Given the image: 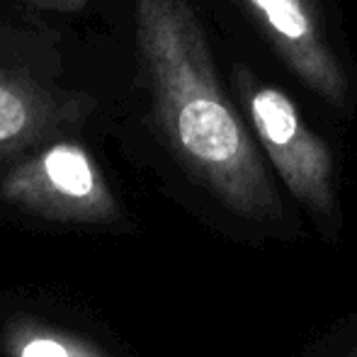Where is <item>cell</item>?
<instances>
[{"label":"cell","mask_w":357,"mask_h":357,"mask_svg":"<svg viewBox=\"0 0 357 357\" xmlns=\"http://www.w3.org/2000/svg\"><path fill=\"white\" fill-rule=\"evenodd\" d=\"M8 357H112L95 343L32 316H15L3 333Z\"/></svg>","instance_id":"6"},{"label":"cell","mask_w":357,"mask_h":357,"mask_svg":"<svg viewBox=\"0 0 357 357\" xmlns=\"http://www.w3.org/2000/svg\"><path fill=\"white\" fill-rule=\"evenodd\" d=\"M32 5H39V8H56V10H78L85 5V0H34Z\"/></svg>","instance_id":"8"},{"label":"cell","mask_w":357,"mask_h":357,"mask_svg":"<svg viewBox=\"0 0 357 357\" xmlns=\"http://www.w3.org/2000/svg\"><path fill=\"white\" fill-rule=\"evenodd\" d=\"M294 357H357V311L321 331Z\"/></svg>","instance_id":"7"},{"label":"cell","mask_w":357,"mask_h":357,"mask_svg":"<svg viewBox=\"0 0 357 357\" xmlns=\"http://www.w3.org/2000/svg\"><path fill=\"white\" fill-rule=\"evenodd\" d=\"M5 202L56 224L112 226L122 204L83 146L52 142L20 160L0 183Z\"/></svg>","instance_id":"4"},{"label":"cell","mask_w":357,"mask_h":357,"mask_svg":"<svg viewBox=\"0 0 357 357\" xmlns=\"http://www.w3.org/2000/svg\"><path fill=\"white\" fill-rule=\"evenodd\" d=\"M149 127L209 224L248 248H291L311 229L265 160L195 0H132Z\"/></svg>","instance_id":"1"},{"label":"cell","mask_w":357,"mask_h":357,"mask_svg":"<svg viewBox=\"0 0 357 357\" xmlns=\"http://www.w3.org/2000/svg\"><path fill=\"white\" fill-rule=\"evenodd\" d=\"M243 49L335 122L357 114V61L335 0H221Z\"/></svg>","instance_id":"3"},{"label":"cell","mask_w":357,"mask_h":357,"mask_svg":"<svg viewBox=\"0 0 357 357\" xmlns=\"http://www.w3.org/2000/svg\"><path fill=\"white\" fill-rule=\"evenodd\" d=\"M224 73L265 160L304 214L311 236L331 248L343 245L348 216L333 139L309 119L287 83L238 47H231Z\"/></svg>","instance_id":"2"},{"label":"cell","mask_w":357,"mask_h":357,"mask_svg":"<svg viewBox=\"0 0 357 357\" xmlns=\"http://www.w3.org/2000/svg\"><path fill=\"white\" fill-rule=\"evenodd\" d=\"M95 107L88 95L52 90L20 68L0 63V160L78 127Z\"/></svg>","instance_id":"5"}]
</instances>
